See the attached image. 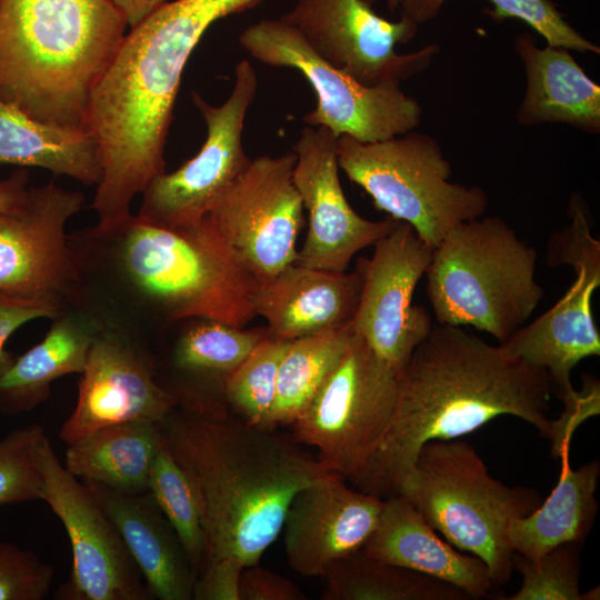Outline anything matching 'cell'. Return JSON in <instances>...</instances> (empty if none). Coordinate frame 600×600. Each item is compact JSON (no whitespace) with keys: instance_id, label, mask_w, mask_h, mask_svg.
<instances>
[{"instance_id":"obj_17","label":"cell","mask_w":600,"mask_h":600,"mask_svg":"<svg viewBox=\"0 0 600 600\" xmlns=\"http://www.w3.org/2000/svg\"><path fill=\"white\" fill-rule=\"evenodd\" d=\"M373 246L371 259L358 260L362 287L351 328L400 373L433 326L426 308L412 306L433 249L401 220Z\"/></svg>"},{"instance_id":"obj_22","label":"cell","mask_w":600,"mask_h":600,"mask_svg":"<svg viewBox=\"0 0 600 600\" xmlns=\"http://www.w3.org/2000/svg\"><path fill=\"white\" fill-rule=\"evenodd\" d=\"M409 499L383 500L378 523L362 551L376 559L446 581L470 599L486 598L494 586L487 564L442 540Z\"/></svg>"},{"instance_id":"obj_7","label":"cell","mask_w":600,"mask_h":600,"mask_svg":"<svg viewBox=\"0 0 600 600\" xmlns=\"http://www.w3.org/2000/svg\"><path fill=\"white\" fill-rule=\"evenodd\" d=\"M399 494L446 541L480 558L494 586L508 582L514 568L507 537L510 522L542 502L536 489L506 486L491 477L474 448L459 439L424 443Z\"/></svg>"},{"instance_id":"obj_40","label":"cell","mask_w":600,"mask_h":600,"mask_svg":"<svg viewBox=\"0 0 600 600\" xmlns=\"http://www.w3.org/2000/svg\"><path fill=\"white\" fill-rule=\"evenodd\" d=\"M240 600H307L306 593L291 580L258 563L242 569Z\"/></svg>"},{"instance_id":"obj_21","label":"cell","mask_w":600,"mask_h":600,"mask_svg":"<svg viewBox=\"0 0 600 600\" xmlns=\"http://www.w3.org/2000/svg\"><path fill=\"white\" fill-rule=\"evenodd\" d=\"M362 287V277L292 263L258 284L256 316L268 322L272 337L294 340L350 324Z\"/></svg>"},{"instance_id":"obj_9","label":"cell","mask_w":600,"mask_h":600,"mask_svg":"<svg viewBox=\"0 0 600 600\" xmlns=\"http://www.w3.org/2000/svg\"><path fill=\"white\" fill-rule=\"evenodd\" d=\"M239 43L258 61L296 69L308 80L317 97L316 108L303 118L310 127H324L337 138L374 142L412 131L421 121L420 103L401 90L400 82L362 84L324 61L281 19L252 23L240 33Z\"/></svg>"},{"instance_id":"obj_15","label":"cell","mask_w":600,"mask_h":600,"mask_svg":"<svg viewBox=\"0 0 600 600\" xmlns=\"http://www.w3.org/2000/svg\"><path fill=\"white\" fill-rule=\"evenodd\" d=\"M297 154L261 156L207 214L259 283L298 258L304 207L293 182Z\"/></svg>"},{"instance_id":"obj_1","label":"cell","mask_w":600,"mask_h":600,"mask_svg":"<svg viewBox=\"0 0 600 600\" xmlns=\"http://www.w3.org/2000/svg\"><path fill=\"white\" fill-rule=\"evenodd\" d=\"M552 383L546 370L507 356L460 326L433 324L399 373L391 420L349 480L380 498L399 494L420 449L513 416L549 439Z\"/></svg>"},{"instance_id":"obj_18","label":"cell","mask_w":600,"mask_h":600,"mask_svg":"<svg viewBox=\"0 0 600 600\" xmlns=\"http://www.w3.org/2000/svg\"><path fill=\"white\" fill-rule=\"evenodd\" d=\"M174 408L177 401L158 382L156 357L140 334L108 321L91 344L76 407L59 437L69 444L109 424L160 423Z\"/></svg>"},{"instance_id":"obj_38","label":"cell","mask_w":600,"mask_h":600,"mask_svg":"<svg viewBox=\"0 0 600 600\" xmlns=\"http://www.w3.org/2000/svg\"><path fill=\"white\" fill-rule=\"evenodd\" d=\"M60 311L43 301L0 291V377L14 363L17 357L4 349L9 337L30 320L56 318Z\"/></svg>"},{"instance_id":"obj_34","label":"cell","mask_w":600,"mask_h":600,"mask_svg":"<svg viewBox=\"0 0 600 600\" xmlns=\"http://www.w3.org/2000/svg\"><path fill=\"white\" fill-rule=\"evenodd\" d=\"M447 0H402L401 18L418 26L433 20ZM488 14L497 22L518 19L547 41V46L600 53V47L581 36L562 16L552 0H489Z\"/></svg>"},{"instance_id":"obj_41","label":"cell","mask_w":600,"mask_h":600,"mask_svg":"<svg viewBox=\"0 0 600 600\" xmlns=\"http://www.w3.org/2000/svg\"><path fill=\"white\" fill-rule=\"evenodd\" d=\"M242 569L239 562L228 558L208 562L196 578L192 600H240Z\"/></svg>"},{"instance_id":"obj_27","label":"cell","mask_w":600,"mask_h":600,"mask_svg":"<svg viewBox=\"0 0 600 600\" xmlns=\"http://www.w3.org/2000/svg\"><path fill=\"white\" fill-rule=\"evenodd\" d=\"M162 438L158 422L104 426L67 444L63 464L84 482H97L123 493L146 492Z\"/></svg>"},{"instance_id":"obj_44","label":"cell","mask_w":600,"mask_h":600,"mask_svg":"<svg viewBox=\"0 0 600 600\" xmlns=\"http://www.w3.org/2000/svg\"><path fill=\"white\" fill-rule=\"evenodd\" d=\"M364 1L372 6L373 3H376L379 0H364ZM386 2H387V6H388V9L391 12H394L397 9L400 8V4H401L402 0H386Z\"/></svg>"},{"instance_id":"obj_4","label":"cell","mask_w":600,"mask_h":600,"mask_svg":"<svg viewBox=\"0 0 600 600\" xmlns=\"http://www.w3.org/2000/svg\"><path fill=\"white\" fill-rule=\"evenodd\" d=\"M159 424L202 498L204 566L224 558L258 563L296 493L331 472L297 440L224 410L177 407Z\"/></svg>"},{"instance_id":"obj_6","label":"cell","mask_w":600,"mask_h":600,"mask_svg":"<svg viewBox=\"0 0 600 600\" xmlns=\"http://www.w3.org/2000/svg\"><path fill=\"white\" fill-rule=\"evenodd\" d=\"M537 251L500 217L451 228L424 272L437 323L470 326L504 343L543 298Z\"/></svg>"},{"instance_id":"obj_19","label":"cell","mask_w":600,"mask_h":600,"mask_svg":"<svg viewBox=\"0 0 600 600\" xmlns=\"http://www.w3.org/2000/svg\"><path fill=\"white\" fill-rule=\"evenodd\" d=\"M337 137L324 127H306L293 144V182L309 212L307 238L294 263L344 272L353 256L374 244L400 221H371L349 204L339 179Z\"/></svg>"},{"instance_id":"obj_2","label":"cell","mask_w":600,"mask_h":600,"mask_svg":"<svg viewBox=\"0 0 600 600\" xmlns=\"http://www.w3.org/2000/svg\"><path fill=\"white\" fill-rule=\"evenodd\" d=\"M84 297L109 321L136 332L147 318H197L244 328L259 281L208 216L166 227L137 216L69 236Z\"/></svg>"},{"instance_id":"obj_30","label":"cell","mask_w":600,"mask_h":600,"mask_svg":"<svg viewBox=\"0 0 600 600\" xmlns=\"http://www.w3.org/2000/svg\"><path fill=\"white\" fill-rule=\"evenodd\" d=\"M321 578L323 600H470L446 581L372 558L362 549L332 563Z\"/></svg>"},{"instance_id":"obj_16","label":"cell","mask_w":600,"mask_h":600,"mask_svg":"<svg viewBox=\"0 0 600 600\" xmlns=\"http://www.w3.org/2000/svg\"><path fill=\"white\" fill-rule=\"evenodd\" d=\"M280 19L324 61L366 86L412 77L427 69L439 50L429 44L397 53L396 44L409 42L419 26L401 17L387 20L364 0H298Z\"/></svg>"},{"instance_id":"obj_43","label":"cell","mask_w":600,"mask_h":600,"mask_svg":"<svg viewBox=\"0 0 600 600\" xmlns=\"http://www.w3.org/2000/svg\"><path fill=\"white\" fill-rule=\"evenodd\" d=\"M122 13L130 29L140 24L167 0H110Z\"/></svg>"},{"instance_id":"obj_20","label":"cell","mask_w":600,"mask_h":600,"mask_svg":"<svg viewBox=\"0 0 600 600\" xmlns=\"http://www.w3.org/2000/svg\"><path fill=\"white\" fill-rule=\"evenodd\" d=\"M383 499L353 489L329 472L291 500L282 528L288 563L304 577H322L341 558L361 550L373 532Z\"/></svg>"},{"instance_id":"obj_33","label":"cell","mask_w":600,"mask_h":600,"mask_svg":"<svg viewBox=\"0 0 600 600\" xmlns=\"http://www.w3.org/2000/svg\"><path fill=\"white\" fill-rule=\"evenodd\" d=\"M289 342L268 333L227 377L222 389L223 401L246 422L274 428L272 411L279 366Z\"/></svg>"},{"instance_id":"obj_45","label":"cell","mask_w":600,"mask_h":600,"mask_svg":"<svg viewBox=\"0 0 600 600\" xmlns=\"http://www.w3.org/2000/svg\"><path fill=\"white\" fill-rule=\"evenodd\" d=\"M599 587H594L591 590L581 593V600H598L600 597Z\"/></svg>"},{"instance_id":"obj_29","label":"cell","mask_w":600,"mask_h":600,"mask_svg":"<svg viewBox=\"0 0 600 600\" xmlns=\"http://www.w3.org/2000/svg\"><path fill=\"white\" fill-rule=\"evenodd\" d=\"M267 334V328L244 329L203 319L187 329L171 354V366L182 378L169 391L177 407L204 410L206 388L218 384L222 392L227 377Z\"/></svg>"},{"instance_id":"obj_5","label":"cell","mask_w":600,"mask_h":600,"mask_svg":"<svg viewBox=\"0 0 600 600\" xmlns=\"http://www.w3.org/2000/svg\"><path fill=\"white\" fill-rule=\"evenodd\" d=\"M127 28L110 0H0V99L84 130L91 92Z\"/></svg>"},{"instance_id":"obj_35","label":"cell","mask_w":600,"mask_h":600,"mask_svg":"<svg viewBox=\"0 0 600 600\" xmlns=\"http://www.w3.org/2000/svg\"><path fill=\"white\" fill-rule=\"evenodd\" d=\"M580 547L563 543L533 560L513 553L522 583L508 600H581Z\"/></svg>"},{"instance_id":"obj_28","label":"cell","mask_w":600,"mask_h":600,"mask_svg":"<svg viewBox=\"0 0 600 600\" xmlns=\"http://www.w3.org/2000/svg\"><path fill=\"white\" fill-rule=\"evenodd\" d=\"M0 164L42 168L88 186L102 178L99 148L88 131L37 121L1 99Z\"/></svg>"},{"instance_id":"obj_23","label":"cell","mask_w":600,"mask_h":600,"mask_svg":"<svg viewBox=\"0 0 600 600\" xmlns=\"http://www.w3.org/2000/svg\"><path fill=\"white\" fill-rule=\"evenodd\" d=\"M118 529L152 598L192 600L196 574L174 529L149 492L84 482Z\"/></svg>"},{"instance_id":"obj_37","label":"cell","mask_w":600,"mask_h":600,"mask_svg":"<svg viewBox=\"0 0 600 600\" xmlns=\"http://www.w3.org/2000/svg\"><path fill=\"white\" fill-rule=\"evenodd\" d=\"M54 569L30 550L0 541V600H42Z\"/></svg>"},{"instance_id":"obj_3","label":"cell","mask_w":600,"mask_h":600,"mask_svg":"<svg viewBox=\"0 0 600 600\" xmlns=\"http://www.w3.org/2000/svg\"><path fill=\"white\" fill-rule=\"evenodd\" d=\"M250 3L167 1L124 36L91 92L84 120L102 164L91 204L99 229L122 224L133 198L164 172L167 137L191 53L209 27Z\"/></svg>"},{"instance_id":"obj_10","label":"cell","mask_w":600,"mask_h":600,"mask_svg":"<svg viewBox=\"0 0 600 600\" xmlns=\"http://www.w3.org/2000/svg\"><path fill=\"white\" fill-rule=\"evenodd\" d=\"M399 372L352 333L340 363L292 423L294 440L313 447L331 472L350 478L386 431Z\"/></svg>"},{"instance_id":"obj_8","label":"cell","mask_w":600,"mask_h":600,"mask_svg":"<svg viewBox=\"0 0 600 600\" xmlns=\"http://www.w3.org/2000/svg\"><path fill=\"white\" fill-rule=\"evenodd\" d=\"M339 168L360 186L378 210L409 223L434 249L460 222L481 217L484 190L450 182L451 164L439 142L412 132L374 142L337 139Z\"/></svg>"},{"instance_id":"obj_36","label":"cell","mask_w":600,"mask_h":600,"mask_svg":"<svg viewBox=\"0 0 600 600\" xmlns=\"http://www.w3.org/2000/svg\"><path fill=\"white\" fill-rule=\"evenodd\" d=\"M40 424L19 428L0 440V506L42 500L38 444Z\"/></svg>"},{"instance_id":"obj_32","label":"cell","mask_w":600,"mask_h":600,"mask_svg":"<svg viewBox=\"0 0 600 600\" xmlns=\"http://www.w3.org/2000/svg\"><path fill=\"white\" fill-rule=\"evenodd\" d=\"M148 491L179 537L197 578L206 562L202 498L196 482L173 457L164 438L151 464Z\"/></svg>"},{"instance_id":"obj_24","label":"cell","mask_w":600,"mask_h":600,"mask_svg":"<svg viewBox=\"0 0 600 600\" xmlns=\"http://www.w3.org/2000/svg\"><path fill=\"white\" fill-rule=\"evenodd\" d=\"M44 338L17 357L0 377V414L17 416L46 402L52 383L67 374L82 373L92 342L109 321L84 301L56 318Z\"/></svg>"},{"instance_id":"obj_13","label":"cell","mask_w":600,"mask_h":600,"mask_svg":"<svg viewBox=\"0 0 600 600\" xmlns=\"http://www.w3.org/2000/svg\"><path fill=\"white\" fill-rule=\"evenodd\" d=\"M84 203L79 191L53 182L28 189L23 201L0 212V291L56 307L86 301L80 270L66 233Z\"/></svg>"},{"instance_id":"obj_26","label":"cell","mask_w":600,"mask_h":600,"mask_svg":"<svg viewBox=\"0 0 600 600\" xmlns=\"http://www.w3.org/2000/svg\"><path fill=\"white\" fill-rule=\"evenodd\" d=\"M599 476V461L572 469L569 454L561 457V471L552 492L537 509L513 519L508 527L513 553L533 560L563 543L581 546L596 520Z\"/></svg>"},{"instance_id":"obj_25","label":"cell","mask_w":600,"mask_h":600,"mask_svg":"<svg viewBox=\"0 0 600 600\" xmlns=\"http://www.w3.org/2000/svg\"><path fill=\"white\" fill-rule=\"evenodd\" d=\"M514 50L527 76L518 123H563L593 134L600 132V87L568 49L539 48L534 38L524 32L516 38Z\"/></svg>"},{"instance_id":"obj_39","label":"cell","mask_w":600,"mask_h":600,"mask_svg":"<svg viewBox=\"0 0 600 600\" xmlns=\"http://www.w3.org/2000/svg\"><path fill=\"white\" fill-rule=\"evenodd\" d=\"M599 412V381L590 376H584L578 400L572 404L563 406L562 413L552 422V431L548 439L551 442V456L561 458L569 454L573 432L584 420L598 416Z\"/></svg>"},{"instance_id":"obj_11","label":"cell","mask_w":600,"mask_h":600,"mask_svg":"<svg viewBox=\"0 0 600 600\" xmlns=\"http://www.w3.org/2000/svg\"><path fill=\"white\" fill-rule=\"evenodd\" d=\"M568 214L571 223L549 239L547 260L550 267H571L574 281L551 309L499 344L507 356L546 370L563 406L580 394L571 382L572 369L582 359L600 354V334L591 311L592 293L600 286V241L591 234L578 194L571 196Z\"/></svg>"},{"instance_id":"obj_42","label":"cell","mask_w":600,"mask_h":600,"mask_svg":"<svg viewBox=\"0 0 600 600\" xmlns=\"http://www.w3.org/2000/svg\"><path fill=\"white\" fill-rule=\"evenodd\" d=\"M28 171L19 169L0 180V212L20 204L28 192Z\"/></svg>"},{"instance_id":"obj_31","label":"cell","mask_w":600,"mask_h":600,"mask_svg":"<svg viewBox=\"0 0 600 600\" xmlns=\"http://www.w3.org/2000/svg\"><path fill=\"white\" fill-rule=\"evenodd\" d=\"M351 323L291 340L281 359L272 426L292 424L343 358Z\"/></svg>"},{"instance_id":"obj_14","label":"cell","mask_w":600,"mask_h":600,"mask_svg":"<svg viewBox=\"0 0 600 600\" xmlns=\"http://www.w3.org/2000/svg\"><path fill=\"white\" fill-rule=\"evenodd\" d=\"M42 501L69 537L72 567L60 600H150L152 596L118 529L92 491L58 459L46 436L38 444Z\"/></svg>"},{"instance_id":"obj_12","label":"cell","mask_w":600,"mask_h":600,"mask_svg":"<svg viewBox=\"0 0 600 600\" xmlns=\"http://www.w3.org/2000/svg\"><path fill=\"white\" fill-rule=\"evenodd\" d=\"M257 90V72L243 59L234 68L233 89L222 104L211 106L192 91V101L207 126L206 141L176 171L162 172L148 183L140 218L166 227L188 226L202 220L219 203L252 161L244 151L242 132Z\"/></svg>"}]
</instances>
